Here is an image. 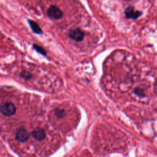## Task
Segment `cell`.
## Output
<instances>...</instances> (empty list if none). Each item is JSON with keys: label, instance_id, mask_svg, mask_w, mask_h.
I'll use <instances>...</instances> for the list:
<instances>
[{"label": "cell", "instance_id": "6da1fadb", "mask_svg": "<svg viewBox=\"0 0 157 157\" xmlns=\"http://www.w3.org/2000/svg\"><path fill=\"white\" fill-rule=\"evenodd\" d=\"M0 112L7 117L13 115L16 112L15 105L10 102H5L0 105Z\"/></svg>", "mask_w": 157, "mask_h": 157}, {"label": "cell", "instance_id": "7a4b0ae2", "mask_svg": "<svg viewBox=\"0 0 157 157\" xmlns=\"http://www.w3.org/2000/svg\"><path fill=\"white\" fill-rule=\"evenodd\" d=\"M69 37L75 42H79L85 37V33L79 28L72 29L69 32Z\"/></svg>", "mask_w": 157, "mask_h": 157}, {"label": "cell", "instance_id": "3957f363", "mask_svg": "<svg viewBox=\"0 0 157 157\" xmlns=\"http://www.w3.org/2000/svg\"><path fill=\"white\" fill-rule=\"evenodd\" d=\"M47 15L53 19H59L63 16V12L56 6H52L47 10Z\"/></svg>", "mask_w": 157, "mask_h": 157}, {"label": "cell", "instance_id": "277c9868", "mask_svg": "<svg viewBox=\"0 0 157 157\" xmlns=\"http://www.w3.org/2000/svg\"><path fill=\"white\" fill-rule=\"evenodd\" d=\"M29 137V132L24 128H21L17 131L15 134V139L20 142H25L28 140Z\"/></svg>", "mask_w": 157, "mask_h": 157}, {"label": "cell", "instance_id": "5b68a950", "mask_svg": "<svg viewBox=\"0 0 157 157\" xmlns=\"http://www.w3.org/2000/svg\"><path fill=\"white\" fill-rule=\"evenodd\" d=\"M33 137L37 141H42L46 137V133L44 129L37 128L35 129L31 133Z\"/></svg>", "mask_w": 157, "mask_h": 157}, {"label": "cell", "instance_id": "8992f818", "mask_svg": "<svg viewBox=\"0 0 157 157\" xmlns=\"http://www.w3.org/2000/svg\"><path fill=\"white\" fill-rule=\"evenodd\" d=\"M125 15L128 18L136 19L141 15V13L139 11H135L132 7L129 6L125 9Z\"/></svg>", "mask_w": 157, "mask_h": 157}, {"label": "cell", "instance_id": "52a82bcc", "mask_svg": "<svg viewBox=\"0 0 157 157\" xmlns=\"http://www.w3.org/2000/svg\"><path fill=\"white\" fill-rule=\"evenodd\" d=\"M28 23H29V25L31 27V28L32 29V30L33 31L34 33H36V34H42V31L41 29V28H40V26L38 25V24L31 20H28Z\"/></svg>", "mask_w": 157, "mask_h": 157}, {"label": "cell", "instance_id": "ba28073f", "mask_svg": "<svg viewBox=\"0 0 157 157\" xmlns=\"http://www.w3.org/2000/svg\"><path fill=\"white\" fill-rule=\"evenodd\" d=\"M54 114L59 119L64 118L66 116V112H65V110L60 108L55 109L54 110Z\"/></svg>", "mask_w": 157, "mask_h": 157}, {"label": "cell", "instance_id": "9c48e42d", "mask_svg": "<svg viewBox=\"0 0 157 157\" xmlns=\"http://www.w3.org/2000/svg\"><path fill=\"white\" fill-rule=\"evenodd\" d=\"M20 75L21 78H23L25 80H29L33 78V74L29 71H25V70L22 71L20 73Z\"/></svg>", "mask_w": 157, "mask_h": 157}, {"label": "cell", "instance_id": "30bf717a", "mask_svg": "<svg viewBox=\"0 0 157 157\" xmlns=\"http://www.w3.org/2000/svg\"><path fill=\"white\" fill-rule=\"evenodd\" d=\"M33 48H34L35 50H36L37 52H39V53L43 55H47V52L46 51L44 50V48H42V47L37 45V44H33Z\"/></svg>", "mask_w": 157, "mask_h": 157}]
</instances>
